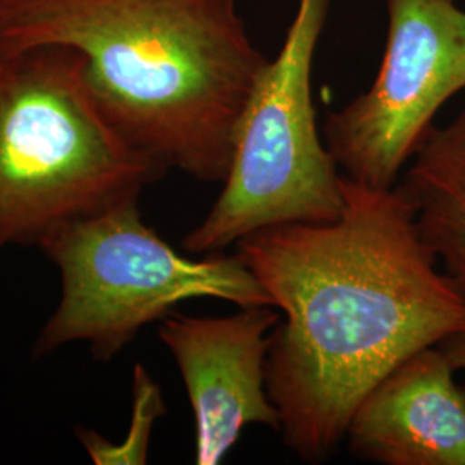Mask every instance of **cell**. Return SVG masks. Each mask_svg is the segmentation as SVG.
I'll use <instances>...</instances> for the list:
<instances>
[{
  "instance_id": "cell-9",
  "label": "cell",
  "mask_w": 465,
  "mask_h": 465,
  "mask_svg": "<svg viewBox=\"0 0 465 465\" xmlns=\"http://www.w3.org/2000/svg\"><path fill=\"white\" fill-rule=\"evenodd\" d=\"M395 190L409 203L420 240L465 299V109L432 126Z\"/></svg>"
},
{
  "instance_id": "cell-6",
  "label": "cell",
  "mask_w": 465,
  "mask_h": 465,
  "mask_svg": "<svg viewBox=\"0 0 465 465\" xmlns=\"http://www.w3.org/2000/svg\"><path fill=\"white\" fill-rule=\"evenodd\" d=\"M380 73L324 123V143L355 183L393 190L432 119L465 88V11L455 0H386Z\"/></svg>"
},
{
  "instance_id": "cell-1",
  "label": "cell",
  "mask_w": 465,
  "mask_h": 465,
  "mask_svg": "<svg viewBox=\"0 0 465 465\" xmlns=\"http://www.w3.org/2000/svg\"><path fill=\"white\" fill-rule=\"evenodd\" d=\"M328 223L250 232L238 257L282 311L266 384L286 447L322 462L367 393L416 351L465 330V299L438 269L399 192L343 174Z\"/></svg>"
},
{
  "instance_id": "cell-5",
  "label": "cell",
  "mask_w": 465,
  "mask_h": 465,
  "mask_svg": "<svg viewBox=\"0 0 465 465\" xmlns=\"http://www.w3.org/2000/svg\"><path fill=\"white\" fill-rule=\"evenodd\" d=\"M330 5L299 0L282 50L242 119L223 192L184 236L188 253H219L250 232L341 214L343 174L319 136L312 102V66Z\"/></svg>"
},
{
  "instance_id": "cell-3",
  "label": "cell",
  "mask_w": 465,
  "mask_h": 465,
  "mask_svg": "<svg viewBox=\"0 0 465 465\" xmlns=\"http://www.w3.org/2000/svg\"><path fill=\"white\" fill-rule=\"evenodd\" d=\"M164 174L102 116L78 50L0 44V253L140 200Z\"/></svg>"
},
{
  "instance_id": "cell-11",
  "label": "cell",
  "mask_w": 465,
  "mask_h": 465,
  "mask_svg": "<svg viewBox=\"0 0 465 465\" xmlns=\"http://www.w3.org/2000/svg\"><path fill=\"white\" fill-rule=\"evenodd\" d=\"M440 349L445 351L451 366L457 371H465V330L453 332L447 340H443Z\"/></svg>"
},
{
  "instance_id": "cell-4",
  "label": "cell",
  "mask_w": 465,
  "mask_h": 465,
  "mask_svg": "<svg viewBox=\"0 0 465 465\" xmlns=\"http://www.w3.org/2000/svg\"><path fill=\"white\" fill-rule=\"evenodd\" d=\"M36 247L59 269L61 300L38 332L35 357L84 341L107 362L186 300L274 307L238 253L184 255L143 221L138 200L64 224Z\"/></svg>"
},
{
  "instance_id": "cell-10",
  "label": "cell",
  "mask_w": 465,
  "mask_h": 465,
  "mask_svg": "<svg viewBox=\"0 0 465 465\" xmlns=\"http://www.w3.org/2000/svg\"><path fill=\"white\" fill-rule=\"evenodd\" d=\"M134 424L124 445H105L94 432L80 434L97 464H145L152 426L157 417L166 414V409L159 386L142 366H134Z\"/></svg>"
},
{
  "instance_id": "cell-8",
  "label": "cell",
  "mask_w": 465,
  "mask_h": 465,
  "mask_svg": "<svg viewBox=\"0 0 465 465\" xmlns=\"http://www.w3.org/2000/svg\"><path fill=\"white\" fill-rule=\"evenodd\" d=\"M440 345L419 350L350 417V450L384 465H465V386Z\"/></svg>"
},
{
  "instance_id": "cell-2",
  "label": "cell",
  "mask_w": 465,
  "mask_h": 465,
  "mask_svg": "<svg viewBox=\"0 0 465 465\" xmlns=\"http://www.w3.org/2000/svg\"><path fill=\"white\" fill-rule=\"evenodd\" d=\"M0 44H61L84 59L102 116L163 171L223 183L271 59L238 0H0Z\"/></svg>"
},
{
  "instance_id": "cell-7",
  "label": "cell",
  "mask_w": 465,
  "mask_h": 465,
  "mask_svg": "<svg viewBox=\"0 0 465 465\" xmlns=\"http://www.w3.org/2000/svg\"><path fill=\"white\" fill-rule=\"evenodd\" d=\"M280 319L274 307L163 319L159 338L180 369L193 411L197 464L223 462L250 424L282 432L266 384L269 336Z\"/></svg>"
}]
</instances>
